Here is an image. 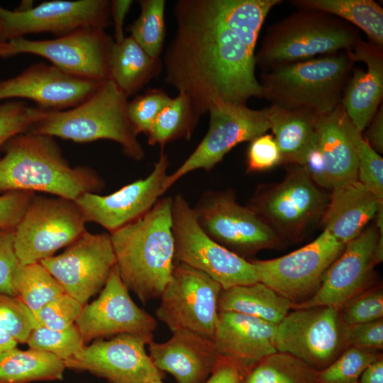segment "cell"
<instances>
[{"label":"cell","mask_w":383,"mask_h":383,"mask_svg":"<svg viewBox=\"0 0 383 383\" xmlns=\"http://www.w3.org/2000/svg\"><path fill=\"white\" fill-rule=\"evenodd\" d=\"M173 12L177 30L163 60L165 82L188 96L200 116L217 104L263 98L255 55L218 18L209 0L177 1Z\"/></svg>","instance_id":"6da1fadb"},{"label":"cell","mask_w":383,"mask_h":383,"mask_svg":"<svg viewBox=\"0 0 383 383\" xmlns=\"http://www.w3.org/2000/svg\"><path fill=\"white\" fill-rule=\"evenodd\" d=\"M172 197H163L137 220L110 234L121 278L145 304L160 297L175 265Z\"/></svg>","instance_id":"7a4b0ae2"},{"label":"cell","mask_w":383,"mask_h":383,"mask_svg":"<svg viewBox=\"0 0 383 383\" xmlns=\"http://www.w3.org/2000/svg\"><path fill=\"white\" fill-rule=\"evenodd\" d=\"M3 148L0 192H40L75 201L87 192L97 194L105 186L93 169L71 167L53 137L27 132L11 138Z\"/></svg>","instance_id":"3957f363"},{"label":"cell","mask_w":383,"mask_h":383,"mask_svg":"<svg viewBox=\"0 0 383 383\" xmlns=\"http://www.w3.org/2000/svg\"><path fill=\"white\" fill-rule=\"evenodd\" d=\"M128 96L111 80L101 83L85 101L69 110H41L28 133L78 143L109 140L135 161L145 157L127 114Z\"/></svg>","instance_id":"277c9868"},{"label":"cell","mask_w":383,"mask_h":383,"mask_svg":"<svg viewBox=\"0 0 383 383\" xmlns=\"http://www.w3.org/2000/svg\"><path fill=\"white\" fill-rule=\"evenodd\" d=\"M360 40L359 30L348 22L326 13L299 9L268 28L255 54V65L268 72L318 55L351 51Z\"/></svg>","instance_id":"5b68a950"},{"label":"cell","mask_w":383,"mask_h":383,"mask_svg":"<svg viewBox=\"0 0 383 383\" xmlns=\"http://www.w3.org/2000/svg\"><path fill=\"white\" fill-rule=\"evenodd\" d=\"M354 64L345 50L262 72L263 98L283 108L329 114L340 104Z\"/></svg>","instance_id":"8992f818"},{"label":"cell","mask_w":383,"mask_h":383,"mask_svg":"<svg viewBox=\"0 0 383 383\" xmlns=\"http://www.w3.org/2000/svg\"><path fill=\"white\" fill-rule=\"evenodd\" d=\"M328 199L304 167L294 165L281 182L259 186L247 206L284 242H296L322 220Z\"/></svg>","instance_id":"52a82bcc"},{"label":"cell","mask_w":383,"mask_h":383,"mask_svg":"<svg viewBox=\"0 0 383 383\" xmlns=\"http://www.w3.org/2000/svg\"><path fill=\"white\" fill-rule=\"evenodd\" d=\"M192 209L208 236L243 258L284 247L285 242L248 206L239 204L230 189L204 192Z\"/></svg>","instance_id":"ba28073f"},{"label":"cell","mask_w":383,"mask_h":383,"mask_svg":"<svg viewBox=\"0 0 383 383\" xmlns=\"http://www.w3.org/2000/svg\"><path fill=\"white\" fill-rule=\"evenodd\" d=\"M172 219L176 262L205 273L223 289L259 282L249 260L219 245L203 231L181 194L172 197Z\"/></svg>","instance_id":"9c48e42d"},{"label":"cell","mask_w":383,"mask_h":383,"mask_svg":"<svg viewBox=\"0 0 383 383\" xmlns=\"http://www.w3.org/2000/svg\"><path fill=\"white\" fill-rule=\"evenodd\" d=\"M75 201L35 195L14 230L19 263L40 262L67 247L87 229Z\"/></svg>","instance_id":"30bf717a"},{"label":"cell","mask_w":383,"mask_h":383,"mask_svg":"<svg viewBox=\"0 0 383 383\" xmlns=\"http://www.w3.org/2000/svg\"><path fill=\"white\" fill-rule=\"evenodd\" d=\"M349 346L347 325L338 308L293 309L276 328L277 351L293 355L316 372L327 367Z\"/></svg>","instance_id":"8fae6325"},{"label":"cell","mask_w":383,"mask_h":383,"mask_svg":"<svg viewBox=\"0 0 383 383\" xmlns=\"http://www.w3.org/2000/svg\"><path fill=\"white\" fill-rule=\"evenodd\" d=\"M222 287L205 273L176 262L162 292L157 318L173 333L189 331L213 340Z\"/></svg>","instance_id":"7c38bea8"},{"label":"cell","mask_w":383,"mask_h":383,"mask_svg":"<svg viewBox=\"0 0 383 383\" xmlns=\"http://www.w3.org/2000/svg\"><path fill=\"white\" fill-rule=\"evenodd\" d=\"M345 245L324 230L314 240L287 255L249 260L255 267L259 282L297 304L315 294L326 271Z\"/></svg>","instance_id":"4fadbf2b"},{"label":"cell","mask_w":383,"mask_h":383,"mask_svg":"<svg viewBox=\"0 0 383 383\" xmlns=\"http://www.w3.org/2000/svg\"><path fill=\"white\" fill-rule=\"evenodd\" d=\"M207 133L193 152L163 184L164 193L177 180L196 170H211L240 143L251 141L270 128L268 109L248 108L246 104L220 103L209 110Z\"/></svg>","instance_id":"5bb4252c"},{"label":"cell","mask_w":383,"mask_h":383,"mask_svg":"<svg viewBox=\"0 0 383 383\" xmlns=\"http://www.w3.org/2000/svg\"><path fill=\"white\" fill-rule=\"evenodd\" d=\"M9 42V56L33 54L70 75L98 82L109 79V59L113 40L105 29L85 27L52 40L20 37Z\"/></svg>","instance_id":"9a60e30c"},{"label":"cell","mask_w":383,"mask_h":383,"mask_svg":"<svg viewBox=\"0 0 383 383\" xmlns=\"http://www.w3.org/2000/svg\"><path fill=\"white\" fill-rule=\"evenodd\" d=\"M62 287L65 293L84 306L104 286L116 257L108 233L86 231L58 255L40 262Z\"/></svg>","instance_id":"2e32d148"},{"label":"cell","mask_w":383,"mask_h":383,"mask_svg":"<svg viewBox=\"0 0 383 383\" xmlns=\"http://www.w3.org/2000/svg\"><path fill=\"white\" fill-rule=\"evenodd\" d=\"M110 6L106 0H55L26 9L1 7L0 38L9 41L44 32L60 37L85 27L105 29L109 26Z\"/></svg>","instance_id":"e0dca14e"},{"label":"cell","mask_w":383,"mask_h":383,"mask_svg":"<svg viewBox=\"0 0 383 383\" xmlns=\"http://www.w3.org/2000/svg\"><path fill=\"white\" fill-rule=\"evenodd\" d=\"M153 338L123 333L110 340L96 339L64 361L66 368L88 371L109 383H150L165 375L152 363L145 346Z\"/></svg>","instance_id":"ac0fdd59"},{"label":"cell","mask_w":383,"mask_h":383,"mask_svg":"<svg viewBox=\"0 0 383 383\" xmlns=\"http://www.w3.org/2000/svg\"><path fill=\"white\" fill-rule=\"evenodd\" d=\"M380 234L376 226L365 229L347 243L341 254L326 271L321 284L309 299L292 304V309L327 306L340 309L353 297L377 284L376 248Z\"/></svg>","instance_id":"d6986e66"},{"label":"cell","mask_w":383,"mask_h":383,"mask_svg":"<svg viewBox=\"0 0 383 383\" xmlns=\"http://www.w3.org/2000/svg\"><path fill=\"white\" fill-rule=\"evenodd\" d=\"M128 291L116 265L98 298L85 304L76 320L85 343L123 333L153 338L156 319L133 301Z\"/></svg>","instance_id":"ffe728a7"},{"label":"cell","mask_w":383,"mask_h":383,"mask_svg":"<svg viewBox=\"0 0 383 383\" xmlns=\"http://www.w3.org/2000/svg\"><path fill=\"white\" fill-rule=\"evenodd\" d=\"M170 162L162 150L152 172L145 178L101 196L85 193L75 200L87 222L99 224L111 234L143 216L163 194Z\"/></svg>","instance_id":"44dd1931"},{"label":"cell","mask_w":383,"mask_h":383,"mask_svg":"<svg viewBox=\"0 0 383 383\" xmlns=\"http://www.w3.org/2000/svg\"><path fill=\"white\" fill-rule=\"evenodd\" d=\"M102 82L67 74L54 65L38 63L18 75L0 82V100L30 99L45 110L73 108L88 99Z\"/></svg>","instance_id":"7402d4cb"},{"label":"cell","mask_w":383,"mask_h":383,"mask_svg":"<svg viewBox=\"0 0 383 383\" xmlns=\"http://www.w3.org/2000/svg\"><path fill=\"white\" fill-rule=\"evenodd\" d=\"M148 345L154 365L177 383H204L218 357L213 340L189 331L174 332L168 340Z\"/></svg>","instance_id":"603a6c76"},{"label":"cell","mask_w":383,"mask_h":383,"mask_svg":"<svg viewBox=\"0 0 383 383\" xmlns=\"http://www.w3.org/2000/svg\"><path fill=\"white\" fill-rule=\"evenodd\" d=\"M346 51L354 62L366 65V70L353 67L340 102L353 124L362 133L382 104L383 48L360 40L351 51Z\"/></svg>","instance_id":"cb8c5ba5"},{"label":"cell","mask_w":383,"mask_h":383,"mask_svg":"<svg viewBox=\"0 0 383 383\" xmlns=\"http://www.w3.org/2000/svg\"><path fill=\"white\" fill-rule=\"evenodd\" d=\"M277 326L235 312H219L213 341L220 356L247 368L277 351Z\"/></svg>","instance_id":"d4e9b609"},{"label":"cell","mask_w":383,"mask_h":383,"mask_svg":"<svg viewBox=\"0 0 383 383\" xmlns=\"http://www.w3.org/2000/svg\"><path fill=\"white\" fill-rule=\"evenodd\" d=\"M331 191L321 221L324 230L346 244L365 229L383 201L359 180L342 184Z\"/></svg>","instance_id":"484cf974"},{"label":"cell","mask_w":383,"mask_h":383,"mask_svg":"<svg viewBox=\"0 0 383 383\" xmlns=\"http://www.w3.org/2000/svg\"><path fill=\"white\" fill-rule=\"evenodd\" d=\"M268 118L282 163L303 166L317 146L319 114L308 108L287 109L272 104Z\"/></svg>","instance_id":"4316f807"},{"label":"cell","mask_w":383,"mask_h":383,"mask_svg":"<svg viewBox=\"0 0 383 383\" xmlns=\"http://www.w3.org/2000/svg\"><path fill=\"white\" fill-rule=\"evenodd\" d=\"M337 108L329 114L320 115L317 124V149L321 165L318 186L329 190L358 180L356 155L339 124Z\"/></svg>","instance_id":"83f0119b"},{"label":"cell","mask_w":383,"mask_h":383,"mask_svg":"<svg viewBox=\"0 0 383 383\" xmlns=\"http://www.w3.org/2000/svg\"><path fill=\"white\" fill-rule=\"evenodd\" d=\"M109 67V79L128 97L160 73L162 62L147 53L130 35L119 43L113 42Z\"/></svg>","instance_id":"f1b7e54d"},{"label":"cell","mask_w":383,"mask_h":383,"mask_svg":"<svg viewBox=\"0 0 383 383\" xmlns=\"http://www.w3.org/2000/svg\"><path fill=\"white\" fill-rule=\"evenodd\" d=\"M292 309L287 298L260 282L222 289L219 312L250 316L277 326Z\"/></svg>","instance_id":"f546056e"},{"label":"cell","mask_w":383,"mask_h":383,"mask_svg":"<svg viewBox=\"0 0 383 383\" xmlns=\"http://www.w3.org/2000/svg\"><path fill=\"white\" fill-rule=\"evenodd\" d=\"M281 0H209L218 18L255 55L260 31L270 10Z\"/></svg>","instance_id":"4dcf8cb0"},{"label":"cell","mask_w":383,"mask_h":383,"mask_svg":"<svg viewBox=\"0 0 383 383\" xmlns=\"http://www.w3.org/2000/svg\"><path fill=\"white\" fill-rule=\"evenodd\" d=\"M299 9L326 13L362 30L370 43L383 48V9L372 0H293Z\"/></svg>","instance_id":"1f68e13d"},{"label":"cell","mask_w":383,"mask_h":383,"mask_svg":"<svg viewBox=\"0 0 383 383\" xmlns=\"http://www.w3.org/2000/svg\"><path fill=\"white\" fill-rule=\"evenodd\" d=\"M66 367L60 358L30 349H11L0 355V383L62 379Z\"/></svg>","instance_id":"d6a6232c"},{"label":"cell","mask_w":383,"mask_h":383,"mask_svg":"<svg viewBox=\"0 0 383 383\" xmlns=\"http://www.w3.org/2000/svg\"><path fill=\"white\" fill-rule=\"evenodd\" d=\"M199 117L189 96L179 93L160 113L145 135L148 144L159 145L163 150L168 143L189 140Z\"/></svg>","instance_id":"836d02e7"},{"label":"cell","mask_w":383,"mask_h":383,"mask_svg":"<svg viewBox=\"0 0 383 383\" xmlns=\"http://www.w3.org/2000/svg\"><path fill=\"white\" fill-rule=\"evenodd\" d=\"M241 383H317V372L293 355L277 351L250 367Z\"/></svg>","instance_id":"e575fe53"},{"label":"cell","mask_w":383,"mask_h":383,"mask_svg":"<svg viewBox=\"0 0 383 383\" xmlns=\"http://www.w3.org/2000/svg\"><path fill=\"white\" fill-rule=\"evenodd\" d=\"M16 295L34 315L47 303L65 293L62 287L40 262L19 263L12 277Z\"/></svg>","instance_id":"d590c367"},{"label":"cell","mask_w":383,"mask_h":383,"mask_svg":"<svg viewBox=\"0 0 383 383\" xmlns=\"http://www.w3.org/2000/svg\"><path fill=\"white\" fill-rule=\"evenodd\" d=\"M339 124L355 150L358 169V180L383 201V159L365 140L353 124L343 106L337 108Z\"/></svg>","instance_id":"8d00e7d4"},{"label":"cell","mask_w":383,"mask_h":383,"mask_svg":"<svg viewBox=\"0 0 383 383\" xmlns=\"http://www.w3.org/2000/svg\"><path fill=\"white\" fill-rule=\"evenodd\" d=\"M140 13L131 25V36L150 56L160 57L165 38V0L139 1Z\"/></svg>","instance_id":"74e56055"},{"label":"cell","mask_w":383,"mask_h":383,"mask_svg":"<svg viewBox=\"0 0 383 383\" xmlns=\"http://www.w3.org/2000/svg\"><path fill=\"white\" fill-rule=\"evenodd\" d=\"M381 356L380 350L349 346L331 365L317 372V383H359L365 368Z\"/></svg>","instance_id":"f35d334b"},{"label":"cell","mask_w":383,"mask_h":383,"mask_svg":"<svg viewBox=\"0 0 383 383\" xmlns=\"http://www.w3.org/2000/svg\"><path fill=\"white\" fill-rule=\"evenodd\" d=\"M26 343L30 349L50 353L63 361L79 354L86 346L75 324L64 330L38 326L31 331Z\"/></svg>","instance_id":"ab89813d"},{"label":"cell","mask_w":383,"mask_h":383,"mask_svg":"<svg viewBox=\"0 0 383 383\" xmlns=\"http://www.w3.org/2000/svg\"><path fill=\"white\" fill-rule=\"evenodd\" d=\"M39 323L34 313L18 296L0 293V329L18 343H26Z\"/></svg>","instance_id":"60d3db41"},{"label":"cell","mask_w":383,"mask_h":383,"mask_svg":"<svg viewBox=\"0 0 383 383\" xmlns=\"http://www.w3.org/2000/svg\"><path fill=\"white\" fill-rule=\"evenodd\" d=\"M345 325L367 323L383 318V288L379 283L350 299L340 309Z\"/></svg>","instance_id":"b9f144b4"},{"label":"cell","mask_w":383,"mask_h":383,"mask_svg":"<svg viewBox=\"0 0 383 383\" xmlns=\"http://www.w3.org/2000/svg\"><path fill=\"white\" fill-rule=\"evenodd\" d=\"M172 99L162 89H148L144 94L137 95L128 101L127 114L138 135L140 133L147 134L157 116Z\"/></svg>","instance_id":"7bdbcfd3"},{"label":"cell","mask_w":383,"mask_h":383,"mask_svg":"<svg viewBox=\"0 0 383 383\" xmlns=\"http://www.w3.org/2000/svg\"><path fill=\"white\" fill-rule=\"evenodd\" d=\"M41 110L19 101L0 104V150L11 138L27 133L40 117Z\"/></svg>","instance_id":"ee69618b"},{"label":"cell","mask_w":383,"mask_h":383,"mask_svg":"<svg viewBox=\"0 0 383 383\" xmlns=\"http://www.w3.org/2000/svg\"><path fill=\"white\" fill-rule=\"evenodd\" d=\"M83 306L76 299L63 293L43 306L35 316L40 326L64 330L75 324Z\"/></svg>","instance_id":"f6af8a7d"},{"label":"cell","mask_w":383,"mask_h":383,"mask_svg":"<svg viewBox=\"0 0 383 383\" xmlns=\"http://www.w3.org/2000/svg\"><path fill=\"white\" fill-rule=\"evenodd\" d=\"M280 163V151L272 135L265 133L250 141L246 157L248 172L265 171Z\"/></svg>","instance_id":"bcb514c9"},{"label":"cell","mask_w":383,"mask_h":383,"mask_svg":"<svg viewBox=\"0 0 383 383\" xmlns=\"http://www.w3.org/2000/svg\"><path fill=\"white\" fill-rule=\"evenodd\" d=\"M14 230H0V293L17 296L12 277L19 261L14 248Z\"/></svg>","instance_id":"7dc6e473"},{"label":"cell","mask_w":383,"mask_h":383,"mask_svg":"<svg viewBox=\"0 0 383 383\" xmlns=\"http://www.w3.org/2000/svg\"><path fill=\"white\" fill-rule=\"evenodd\" d=\"M34 195L32 192L0 195V230H15Z\"/></svg>","instance_id":"c3c4849f"},{"label":"cell","mask_w":383,"mask_h":383,"mask_svg":"<svg viewBox=\"0 0 383 383\" xmlns=\"http://www.w3.org/2000/svg\"><path fill=\"white\" fill-rule=\"evenodd\" d=\"M350 346L383 350V318L347 326Z\"/></svg>","instance_id":"681fc988"},{"label":"cell","mask_w":383,"mask_h":383,"mask_svg":"<svg viewBox=\"0 0 383 383\" xmlns=\"http://www.w3.org/2000/svg\"><path fill=\"white\" fill-rule=\"evenodd\" d=\"M248 369L231 358L218 355L212 372L204 383H241Z\"/></svg>","instance_id":"f907efd6"},{"label":"cell","mask_w":383,"mask_h":383,"mask_svg":"<svg viewBox=\"0 0 383 383\" xmlns=\"http://www.w3.org/2000/svg\"><path fill=\"white\" fill-rule=\"evenodd\" d=\"M364 138L377 152H383V106L379 107L372 119L365 128Z\"/></svg>","instance_id":"816d5d0a"},{"label":"cell","mask_w":383,"mask_h":383,"mask_svg":"<svg viewBox=\"0 0 383 383\" xmlns=\"http://www.w3.org/2000/svg\"><path fill=\"white\" fill-rule=\"evenodd\" d=\"M110 3V14H111L114 24L115 42L119 43L125 38L123 23L133 1L113 0Z\"/></svg>","instance_id":"f5cc1de1"},{"label":"cell","mask_w":383,"mask_h":383,"mask_svg":"<svg viewBox=\"0 0 383 383\" xmlns=\"http://www.w3.org/2000/svg\"><path fill=\"white\" fill-rule=\"evenodd\" d=\"M359 383H383V355L365 368Z\"/></svg>","instance_id":"db71d44e"},{"label":"cell","mask_w":383,"mask_h":383,"mask_svg":"<svg viewBox=\"0 0 383 383\" xmlns=\"http://www.w3.org/2000/svg\"><path fill=\"white\" fill-rule=\"evenodd\" d=\"M18 342L11 335L0 329V355L4 353L16 348Z\"/></svg>","instance_id":"11a10c76"},{"label":"cell","mask_w":383,"mask_h":383,"mask_svg":"<svg viewBox=\"0 0 383 383\" xmlns=\"http://www.w3.org/2000/svg\"><path fill=\"white\" fill-rule=\"evenodd\" d=\"M10 45L9 41L0 39V58L9 57Z\"/></svg>","instance_id":"9f6ffc18"},{"label":"cell","mask_w":383,"mask_h":383,"mask_svg":"<svg viewBox=\"0 0 383 383\" xmlns=\"http://www.w3.org/2000/svg\"><path fill=\"white\" fill-rule=\"evenodd\" d=\"M150 383H163L162 381H155V382H150Z\"/></svg>","instance_id":"6f0895ef"},{"label":"cell","mask_w":383,"mask_h":383,"mask_svg":"<svg viewBox=\"0 0 383 383\" xmlns=\"http://www.w3.org/2000/svg\"><path fill=\"white\" fill-rule=\"evenodd\" d=\"M0 9H1V6H0ZM0 30H1V15H0Z\"/></svg>","instance_id":"680465c9"}]
</instances>
